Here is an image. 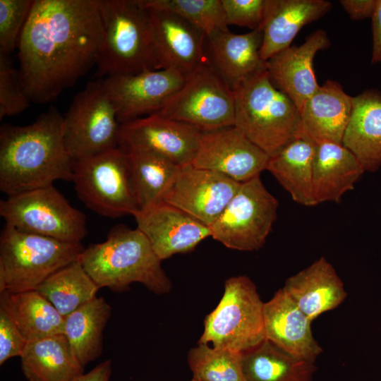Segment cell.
I'll use <instances>...</instances> for the list:
<instances>
[{
    "instance_id": "obj_1",
    "label": "cell",
    "mask_w": 381,
    "mask_h": 381,
    "mask_svg": "<svg viewBox=\"0 0 381 381\" xmlns=\"http://www.w3.org/2000/svg\"><path fill=\"white\" fill-rule=\"evenodd\" d=\"M103 37L99 0H34L18 57L31 102L54 101L96 65Z\"/></svg>"
},
{
    "instance_id": "obj_2",
    "label": "cell",
    "mask_w": 381,
    "mask_h": 381,
    "mask_svg": "<svg viewBox=\"0 0 381 381\" xmlns=\"http://www.w3.org/2000/svg\"><path fill=\"white\" fill-rule=\"evenodd\" d=\"M74 161L64 138V116L51 107L27 126L0 128V190L13 195L73 181Z\"/></svg>"
},
{
    "instance_id": "obj_3",
    "label": "cell",
    "mask_w": 381,
    "mask_h": 381,
    "mask_svg": "<svg viewBox=\"0 0 381 381\" xmlns=\"http://www.w3.org/2000/svg\"><path fill=\"white\" fill-rule=\"evenodd\" d=\"M79 261L99 289L119 292L138 282L156 294H163L172 287L162 260L138 228L114 226L106 241L85 248Z\"/></svg>"
},
{
    "instance_id": "obj_4",
    "label": "cell",
    "mask_w": 381,
    "mask_h": 381,
    "mask_svg": "<svg viewBox=\"0 0 381 381\" xmlns=\"http://www.w3.org/2000/svg\"><path fill=\"white\" fill-rule=\"evenodd\" d=\"M234 126L270 157L303 135L301 112L272 82L266 69L233 89Z\"/></svg>"
},
{
    "instance_id": "obj_5",
    "label": "cell",
    "mask_w": 381,
    "mask_h": 381,
    "mask_svg": "<svg viewBox=\"0 0 381 381\" xmlns=\"http://www.w3.org/2000/svg\"><path fill=\"white\" fill-rule=\"evenodd\" d=\"M103 37L95 76L156 69V58L147 10L138 0H99Z\"/></svg>"
},
{
    "instance_id": "obj_6",
    "label": "cell",
    "mask_w": 381,
    "mask_h": 381,
    "mask_svg": "<svg viewBox=\"0 0 381 381\" xmlns=\"http://www.w3.org/2000/svg\"><path fill=\"white\" fill-rule=\"evenodd\" d=\"M84 249L81 243L24 232L6 224L0 234V293L35 290L79 260Z\"/></svg>"
},
{
    "instance_id": "obj_7",
    "label": "cell",
    "mask_w": 381,
    "mask_h": 381,
    "mask_svg": "<svg viewBox=\"0 0 381 381\" xmlns=\"http://www.w3.org/2000/svg\"><path fill=\"white\" fill-rule=\"evenodd\" d=\"M264 303L247 276L231 277L224 283L223 296L206 317L198 344H212L238 352L265 339Z\"/></svg>"
},
{
    "instance_id": "obj_8",
    "label": "cell",
    "mask_w": 381,
    "mask_h": 381,
    "mask_svg": "<svg viewBox=\"0 0 381 381\" xmlns=\"http://www.w3.org/2000/svg\"><path fill=\"white\" fill-rule=\"evenodd\" d=\"M73 181L82 202L102 216L117 218L139 210L128 155L119 146L74 161Z\"/></svg>"
},
{
    "instance_id": "obj_9",
    "label": "cell",
    "mask_w": 381,
    "mask_h": 381,
    "mask_svg": "<svg viewBox=\"0 0 381 381\" xmlns=\"http://www.w3.org/2000/svg\"><path fill=\"white\" fill-rule=\"evenodd\" d=\"M0 215L20 231L61 241L81 243L87 234L85 215L54 185L1 200Z\"/></svg>"
},
{
    "instance_id": "obj_10",
    "label": "cell",
    "mask_w": 381,
    "mask_h": 381,
    "mask_svg": "<svg viewBox=\"0 0 381 381\" xmlns=\"http://www.w3.org/2000/svg\"><path fill=\"white\" fill-rule=\"evenodd\" d=\"M155 114L200 131L234 126V92L205 60Z\"/></svg>"
},
{
    "instance_id": "obj_11",
    "label": "cell",
    "mask_w": 381,
    "mask_h": 381,
    "mask_svg": "<svg viewBox=\"0 0 381 381\" xmlns=\"http://www.w3.org/2000/svg\"><path fill=\"white\" fill-rule=\"evenodd\" d=\"M279 202L260 177L241 183L224 211L210 226L211 237L241 251L262 248L277 219Z\"/></svg>"
},
{
    "instance_id": "obj_12",
    "label": "cell",
    "mask_w": 381,
    "mask_h": 381,
    "mask_svg": "<svg viewBox=\"0 0 381 381\" xmlns=\"http://www.w3.org/2000/svg\"><path fill=\"white\" fill-rule=\"evenodd\" d=\"M121 123L102 83H88L64 116L66 149L76 161L119 147Z\"/></svg>"
},
{
    "instance_id": "obj_13",
    "label": "cell",
    "mask_w": 381,
    "mask_h": 381,
    "mask_svg": "<svg viewBox=\"0 0 381 381\" xmlns=\"http://www.w3.org/2000/svg\"><path fill=\"white\" fill-rule=\"evenodd\" d=\"M240 184L213 171L192 164L180 166L160 201L210 226L224 211Z\"/></svg>"
},
{
    "instance_id": "obj_14",
    "label": "cell",
    "mask_w": 381,
    "mask_h": 381,
    "mask_svg": "<svg viewBox=\"0 0 381 381\" xmlns=\"http://www.w3.org/2000/svg\"><path fill=\"white\" fill-rule=\"evenodd\" d=\"M186 78L174 69L147 68L101 79L121 124L156 113L180 89Z\"/></svg>"
},
{
    "instance_id": "obj_15",
    "label": "cell",
    "mask_w": 381,
    "mask_h": 381,
    "mask_svg": "<svg viewBox=\"0 0 381 381\" xmlns=\"http://www.w3.org/2000/svg\"><path fill=\"white\" fill-rule=\"evenodd\" d=\"M270 156L240 129L230 126L201 131L192 165L244 183L266 170Z\"/></svg>"
},
{
    "instance_id": "obj_16",
    "label": "cell",
    "mask_w": 381,
    "mask_h": 381,
    "mask_svg": "<svg viewBox=\"0 0 381 381\" xmlns=\"http://www.w3.org/2000/svg\"><path fill=\"white\" fill-rule=\"evenodd\" d=\"M201 131L157 114L121 123L119 146L161 155L179 166L191 164Z\"/></svg>"
},
{
    "instance_id": "obj_17",
    "label": "cell",
    "mask_w": 381,
    "mask_h": 381,
    "mask_svg": "<svg viewBox=\"0 0 381 381\" xmlns=\"http://www.w3.org/2000/svg\"><path fill=\"white\" fill-rule=\"evenodd\" d=\"M145 8L149 16L157 70L174 69L186 76L205 61L206 35L202 30L170 11Z\"/></svg>"
},
{
    "instance_id": "obj_18",
    "label": "cell",
    "mask_w": 381,
    "mask_h": 381,
    "mask_svg": "<svg viewBox=\"0 0 381 381\" xmlns=\"http://www.w3.org/2000/svg\"><path fill=\"white\" fill-rule=\"evenodd\" d=\"M133 216L137 228L147 237L161 260L190 252L211 236L210 226L164 202L138 210Z\"/></svg>"
},
{
    "instance_id": "obj_19",
    "label": "cell",
    "mask_w": 381,
    "mask_h": 381,
    "mask_svg": "<svg viewBox=\"0 0 381 381\" xmlns=\"http://www.w3.org/2000/svg\"><path fill=\"white\" fill-rule=\"evenodd\" d=\"M329 45L326 32L315 30L301 45L290 46L266 61L272 82L295 103L300 112L320 87L313 69L314 57Z\"/></svg>"
},
{
    "instance_id": "obj_20",
    "label": "cell",
    "mask_w": 381,
    "mask_h": 381,
    "mask_svg": "<svg viewBox=\"0 0 381 381\" xmlns=\"http://www.w3.org/2000/svg\"><path fill=\"white\" fill-rule=\"evenodd\" d=\"M263 314L266 339L297 358L315 363L322 349L313 335V321L283 289L264 303Z\"/></svg>"
},
{
    "instance_id": "obj_21",
    "label": "cell",
    "mask_w": 381,
    "mask_h": 381,
    "mask_svg": "<svg viewBox=\"0 0 381 381\" xmlns=\"http://www.w3.org/2000/svg\"><path fill=\"white\" fill-rule=\"evenodd\" d=\"M262 41L260 29L245 34L217 31L206 35V61L232 90L246 78L266 69V61L260 56Z\"/></svg>"
},
{
    "instance_id": "obj_22",
    "label": "cell",
    "mask_w": 381,
    "mask_h": 381,
    "mask_svg": "<svg viewBox=\"0 0 381 381\" xmlns=\"http://www.w3.org/2000/svg\"><path fill=\"white\" fill-rule=\"evenodd\" d=\"M331 8V2L326 0H267L260 28L261 59L267 61L289 47L303 26L322 18Z\"/></svg>"
},
{
    "instance_id": "obj_23",
    "label": "cell",
    "mask_w": 381,
    "mask_h": 381,
    "mask_svg": "<svg viewBox=\"0 0 381 381\" xmlns=\"http://www.w3.org/2000/svg\"><path fill=\"white\" fill-rule=\"evenodd\" d=\"M353 99L337 81L327 80L306 101L301 111L303 135L315 144H341Z\"/></svg>"
},
{
    "instance_id": "obj_24",
    "label": "cell",
    "mask_w": 381,
    "mask_h": 381,
    "mask_svg": "<svg viewBox=\"0 0 381 381\" xmlns=\"http://www.w3.org/2000/svg\"><path fill=\"white\" fill-rule=\"evenodd\" d=\"M282 289L312 321L347 296L341 278L324 257L287 279Z\"/></svg>"
},
{
    "instance_id": "obj_25",
    "label": "cell",
    "mask_w": 381,
    "mask_h": 381,
    "mask_svg": "<svg viewBox=\"0 0 381 381\" xmlns=\"http://www.w3.org/2000/svg\"><path fill=\"white\" fill-rule=\"evenodd\" d=\"M356 156L342 144H316L313 163V195L315 205L339 202L365 172Z\"/></svg>"
},
{
    "instance_id": "obj_26",
    "label": "cell",
    "mask_w": 381,
    "mask_h": 381,
    "mask_svg": "<svg viewBox=\"0 0 381 381\" xmlns=\"http://www.w3.org/2000/svg\"><path fill=\"white\" fill-rule=\"evenodd\" d=\"M341 144L365 171L373 172L381 167V92L368 90L353 97Z\"/></svg>"
},
{
    "instance_id": "obj_27",
    "label": "cell",
    "mask_w": 381,
    "mask_h": 381,
    "mask_svg": "<svg viewBox=\"0 0 381 381\" xmlns=\"http://www.w3.org/2000/svg\"><path fill=\"white\" fill-rule=\"evenodd\" d=\"M20 359L28 381H73L84 374L64 334L28 341Z\"/></svg>"
},
{
    "instance_id": "obj_28",
    "label": "cell",
    "mask_w": 381,
    "mask_h": 381,
    "mask_svg": "<svg viewBox=\"0 0 381 381\" xmlns=\"http://www.w3.org/2000/svg\"><path fill=\"white\" fill-rule=\"evenodd\" d=\"M316 144L302 135L270 157L266 170L290 194L296 202L315 206L313 195V163Z\"/></svg>"
},
{
    "instance_id": "obj_29",
    "label": "cell",
    "mask_w": 381,
    "mask_h": 381,
    "mask_svg": "<svg viewBox=\"0 0 381 381\" xmlns=\"http://www.w3.org/2000/svg\"><path fill=\"white\" fill-rule=\"evenodd\" d=\"M0 307L28 341L64 334V318L37 290L0 293Z\"/></svg>"
},
{
    "instance_id": "obj_30",
    "label": "cell",
    "mask_w": 381,
    "mask_h": 381,
    "mask_svg": "<svg viewBox=\"0 0 381 381\" xmlns=\"http://www.w3.org/2000/svg\"><path fill=\"white\" fill-rule=\"evenodd\" d=\"M241 365L244 381H312L316 370L266 339L241 353Z\"/></svg>"
},
{
    "instance_id": "obj_31",
    "label": "cell",
    "mask_w": 381,
    "mask_h": 381,
    "mask_svg": "<svg viewBox=\"0 0 381 381\" xmlns=\"http://www.w3.org/2000/svg\"><path fill=\"white\" fill-rule=\"evenodd\" d=\"M111 308L103 297H96L64 318V334L83 366L102 354L103 330Z\"/></svg>"
},
{
    "instance_id": "obj_32",
    "label": "cell",
    "mask_w": 381,
    "mask_h": 381,
    "mask_svg": "<svg viewBox=\"0 0 381 381\" xmlns=\"http://www.w3.org/2000/svg\"><path fill=\"white\" fill-rule=\"evenodd\" d=\"M124 150L128 155L138 210L160 202L163 193L180 166L153 152Z\"/></svg>"
},
{
    "instance_id": "obj_33",
    "label": "cell",
    "mask_w": 381,
    "mask_h": 381,
    "mask_svg": "<svg viewBox=\"0 0 381 381\" xmlns=\"http://www.w3.org/2000/svg\"><path fill=\"white\" fill-rule=\"evenodd\" d=\"M99 289L78 260L52 274L35 290L65 318L96 298Z\"/></svg>"
},
{
    "instance_id": "obj_34",
    "label": "cell",
    "mask_w": 381,
    "mask_h": 381,
    "mask_svg": "<svg viewBox=\"0 0 381 381\" xmlns=\"http://www.w3.org/2000/svg\"><path fill=\"white\" fill-rule=\"evenodd\" d=\"M188 362L200 381H244L241 352L198 344L189 351Z\"/></svg>"
},
{
    "instance_id": "obj_35",
    "label": "cell",
    "mask_w": 381,
    "mask_h": 381,
    "mask_svg": "<svg viewBox=\"0 0 381 381\" xmlns=\"http://www.w3.org/2000/svg\"><path fill=\"white\" fill-rule=\"evenodd\" d=\"M144 8L174 13L202 30L206 35L229 30L221 0H138Z\"/></svg>"
},
{
    "instance_id": "obj_36",
    "label": "cell",
    "mask_w": 381,
    "mask_h": 381,
    "mask_svg": "<svg viewBox=\"0 0 381 381\" xmlns=\"http://www.w3.org/2000/svg\"><path fill=\"white\" fill-rule=\"evenodd\" d=\"M34 0H0V53L11 55L18 47Z\"/></svg>"
},
{
    "instance_id": "obj_37",
    "label": "cell",
    "mask_w": 381,
    "mask_h": 381,
    "mask_svg": "<svg viewBox=\"0 0 381 381\" xmlns=\"http://www.w3.org/2000/svg\"><path fill=\"white\" fill-rule=\"evenodd\" d=\"M30 102L22 87L18 70L13 66L11 55L0 53V120L23 111Z\"/></svg>"
},
{
    "instance_id": "obj_38",
    "label": "cell",
    "mask_w": 381,
    "mask_h": 381,
    "mask_svg": "<svg viewBox=\"0 0 381 381\" xmlns=\"http://www.w3.org/2000/svg\"><path fill=\"white\" fill-rule=\"evenodd\" d=\"M228 25L260 29L265 18L267 0H221Z\"/></svg>"
},
{
    "instance_id": "obj_39",
    "label": "cell",
    "mask_w": 381,
    "mask_h": 381,
    "mask_svg": "<svg viewBox=\"0 0 381 381\" xmlns=\"http://www.w3.org/2000/svg\"><path fill=\"white\" fill-rule=\"evenodd\" d=\"M28 342L9 314L0 307V365L12 357H20Z\"/></svg>"
},
{
    "instance_id": "obj_40",
    "label": "cell",
    "mask_w": 381,
    "mask_h": 381,
    "mask_svg": "<svg viewBox=\"0 0 381 381\" xmlns=\"http://www.w3.org/2000/svg\"><path fill=\"white\" fill-rule=\"evenodd\" d=\"M377 0H341L339 4L354 20L371 18L374 12Z\"/></svg>"
},
{
    "instance_id": "obj_41",
    "label": "cell",
    "mask_w": 381,
    "mask_h": 381,
    "mask_svg": "<svg viewBox=\"0 0 381 381\" xmlns=\"http://www.w3.org/2000/svg\"><path fill=\"white\" fill-rule=\"evenodd\" d=\"M372 27V58L371 63L381 62V0H377L376 6L371 17Z\"/></svg>"
},
{
    "instance_id": "obj_42",
    "label": "cell",
    "mask_w": 381,
    "mask_h": 381,
    "mask_svg": "<svg viewBox=\"0 0 381 381\" xmlns=\"http://www.w3.org/2000/svg\"><path fill=\"white\" fill-rule=\"evenodd\" d=\"M111 374V360H107L73 381H109Z\"/></svg>"
},
{
    "instance_id": "obj_43",
    "label": "cell",
    "mask_w": 381,
    "mask_h": 381,
    "mask_svg": "<svg viewBox=\"0 0 381 381\" xmlns=\"http://www.w3.org/2000/svg\"><path fill=\"white\" fill-rule=\"evenodd\" d=\"M190 381H200V380L193 377Z\"/></svg>"
}]
</instances>
